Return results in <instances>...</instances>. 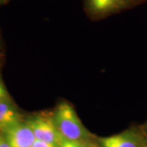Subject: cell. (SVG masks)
Masks as SVG:
<instances>
[{"label": "cell", "mask_w": 147, "mask_h": 147, "mask_svg": "<svg viewBox=\"0 0 147 147\" xmlns=\"http://www.w3.org/2000/svg\"><path fill=\"white\" fill-rule=\"evenodd\" d=\"M57 129L62 137L71 140L88 141L91 136L72 106L67 102L57 106L53 115Z\"/></svg>", "instance_id": "obj_1"}, {"label": "cell", "mask_w": 147, "mask_h": 147, "mask_svg": "<svg viewBox=\"0 0 147 147\" xmlns=\"http://www.w3.org/2000/svg\"><path fill=\"white\" fill-rule=\"evenodd\" d=\"M93 147H97V146H93Z\"/></svg>", "instance_id": "obj_13"}, {"label": "cell", "mask_w": 147, "mask_h": 147, "mask_svg": "<svg viewBox=\"0 0 147 147\" xmlns=\"http://www.w3.org/2000/svg\"><path fill=\"white\" fill-rule=\"evenodd\" d=\"M0 147H10L1 132H0Z\"/></svg>", "instance_id": "obj_11"}, {"label": "cell", "mask_w": 147, "mask_h": 147, "mask_svg": "<svg viewBox=\"0 0 147 147\" xmlns=\"http://www.w3.org/2000/svg\"><path fill=\"white\" fill-rule=\"evenodd\" d=\"M10 100V97H9L8 91H7L2 80H1V78H0V102Z\"/></svg>", "instance_id": "obj_9"}, {"label": "cell", "mask_w": 147, "mask_h": 147, "mask_svg": "<svg viewBox=\"0 0 147 147\" xmlns=\"http://www.w3.org/2000/svg\"><path fill=\"white\" fill-rule=\"evenodd\" d=\"M25 123L32 129L36 140L59 144L61 136L55 125L53 117L38 114L29 117Z\"/></svg>", "instance_id": "obj_2"}, {"label": "cell", "mask_w": 147, "mask_h": 147, "mask_svg": "<svg viewBox=\"0 0 147 147\" xmlns=\"http://www.w3.org/2000/svg\"><path fill=\"white\" fill-rule=\"evenodd\" d=\"M100 144L102 147H119L114 136L111 137L102 138L100 140Z\"/></svg>", "instance_id": "obj_8"}, {"label": "cell", "mask_w": 147, "mask_h": 147, "mask_svg": "<svg viewBox=\"0 0 147 147\" xmlns=\"http://www.w3.org/2000/svg\"><path fill=\"white\" fill-rule=\"evenodd\" d=\"M21 121V115L10 100L0 102V131Z\"/></svg>", "instance_id": "obj_5"}, {"label": "cell", "mask_w": 147, "mask_h": 147, "mask_svg": "<svg viewBox=\"0 0 147 147\" xmlns=\"http://www.w3.org/2000/svg\"><path fill=\"white\" fill-rule=\"evenodd\" d=\"M10 147H32L36 138L26 123H18L1 130Z\"/></svg>", "instance_id": "obj_3"}, {"label": "cell", "mask_w": 147, "mask_h": 147, "mask_svg": "<svg viewBox=\"0 0 147 147\" xmlns=\"http://www.w3.org/2000/svg\"><path fill=\"white\" fill-rule=\"evenodd\" d=\"M90 10L97 16H105L125 6L127 0H87Z\"/></svg>", "instance_id": "obj_4"}, {"label": "cell", "mask_w": 147, "mask_h": 147, "mask_svg": "<svg viewBox=\"0 0 147 147\" xmlns=\"http://www.w3.org/2000/svg\"><path fill=\"white\" fill-rule=\"evenodd\" d=\"M93 145L89 141L84 140H71L65 138H61L58 147H93Z\"/></svg>", "instance_id": "obj_7"}, {"label": "cell", "mask_w": 147, "mask_h": 147, "mask_svg": "<svg viewBox=\"0 0 147 147\" xmlns=\"http://www.w3.org/2000/svg\"><path fill=\"white\" fill-rule=\"evenodd\" d=\"M32 147H58V145L36 140Z\"/></svg>", "instance_id": "obj_10"}, {"label": "cell", "mask_w": 147, "mask_h": 147, "mask_svg": "<svg viewBox=\"0 0 147 147\" xmlns=\"http://www.w3.org/2000/svg\"><path fill=\"white\" fill-rule=\"evenodd\" d=\"M1 1H3V0H0V2H1Z\"/></svg>", "instance_id": "obj_12"}, {"label": "cell", "mask_w": 147, "mask_h": 147, "mask_svg": "<svg viewBox=\"0 0 147 147\" xmlns=\"http://www.w3.org/2000/svg\"><path fill=\"white\" fill-rule=\"evenodd\" d=\"M114 138L119 147H144L140 136L131 130L114 136Z\"/></svg>", "instance_id": "obj_6"}]
</instances>
